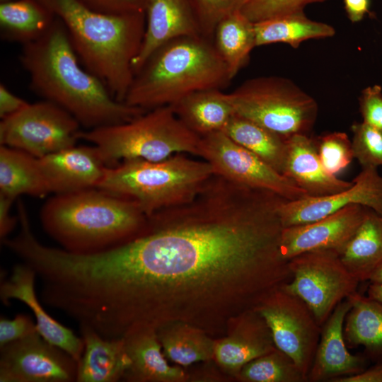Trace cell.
Instances as JSON below:
<instances>
[{
    "label": "cell",
    "instance_id": "cell-1",
    "mask_svg": "<svg viewBox=\"0 0 382 382\" xmlns=\"http://www.w3.org/2000/svg\"><path fill=\"white\" fill-rule=\"evenodd\" d=\"M280 205L213 174L192 199L149 215L134 238L83 257L91 313L115 338L177 323L221 336L291 279Z\"/></svg>",
    "mask_w": 382,
    "mask_h": 382
},
{
    "label": "cell",
    "instance_id": "cell-2",
    "mask_svg": "<svg viewBox=\"0 0 382 382\" xmlns=\"http://www.w3.org/2000/svg\"><path fill=\"white\" fill-rule=\"evenodd\" d=\"M20 62L28 74L30 88L88 129L126 122L147 111L116 100L83 66L57 17L42 37L23 45Z\"/></svg>",
    "mask_w": 382,
    "mask_h": 382
},
{
    "label": "cell",
    "instance_id": "cell-3",
    "mask_svg": "<svg viewBox=\"0 0 382 382\" xmlns=\"http://www.w3.org/2000/svg\"><path fill=\"white\" fill-rule=\"evenodd\" d=\"M64 23L83 66L124 102L143 40L144 12L104 13L80 0H38Z\"/></svg>",
    "mask_w": 382,
    "mask_h": 382
},
{
    "label": "cell",
    "instance_id": "cell-4",
    "mask_svg": "<svg viewBox=\"0 0 382 382\" xmlns=\"http://www.w3.org/2000/svg\"><path fill=\"white\" fill-rule=\"evenodd\" d=\"M148 216L135 202L94 187L55 194L43 205L40 221L62 249L91 254L138 236Z\"/></svg>",
    "mask_w": 382,
    "mask_h": 382
},
{
    "label": "cell",
    "instance_id": "cell-5",
    "mask_svg": "<svg viewBox=\"0 0 382 382\" xmlns=\"http://www.w3.org/2000/svg\"><path fill=\"white\" fill-rule=\"evenodd\" d=\"M213 40L183 36L156 49L134 73L124 102L150 110L170 105L202 90H222L231 82Z\"/></svg>",
    "mask_w": 382,
    "mask_h": 382
},
{
    "label": "cell",
    "instance_id": "cell-6",
    "mask_svg": "<svg viewBox=\"0 0 382 382\" xmlns=\"http://www.w3.org/2000/svg\"><path fill=\"white\" fill-rule=\"evenodd\" d=\"M214 173L206 161L179 153L159 161L134 158L106 167L96 188L135 202L149 216L192 199Z\"/></svg>",
    "mask_w": 382,
    "mask_h": 382
},
{
    "label": "cell",
    "instance_id": "cell-7",
    "mask_svg": "<svg viewBox=\"0 0 382 382\" xmlns=\"http://www.w3.org/2000/svg\"><path fill=\"white\" fill-rule=\"evenodd\" d=\"M78 138L96 146L107 167L134 158L159 161L179 153L198 156L200 141L171 105L147 110L126 122L80 131Z\"/></svg>",
    "mask_w": 382,
    "mask_h": 382
},
{
    "label": "cell",
    "instance_id": "cell-8",
    "mask_svg": "<svg viewBox=\"0 0 382 382\" xmlns=\"http://www.w3.org/2000/svg\"><path fill=\"white\" fill-rule=\"evenodd\" d=\"M227 98L234 112L287 139L311 134L316 122V100L291 80L258 76L243 82Z\"/></svg>",
    "mask_w": 382,
    "mask_h": 382
},
{
    "label": "cell",
    "instance_id": "cell-9",
    "mask_svg": "<svg viewBox=\"0 0 382 382\" xmlns=\"http://www.w3.org/2000/svg\"><path fill=\"white\" fill-rule=\"evenodd\" d=\"M288 262L291 279L281 288L302 299L320 326L340 302L357 291L359 281L335 251L305 252Z\"/></svg>",
    "mask_w": 382,
    "mask_h": 382
},
{
    "label": "cell",
    "instance_id": "cell-10",
    "mask_svg": "<svg viewBox=\"0 0 382 382\" xmlns=\"http://www.w3.org/2000/svg\"><path fill=\"white\" fill-rule=\"evenodd\" d=\"M80 126L64 108L44 100L2 119L0 143L40 158L75 146Z\"/></svg>",
    "mask_w": 382,
    "mask_h": 382
},
{
    "label": "cell",
    "instance_id": "cell-11",
    "mask_svg": "<svg viewBox=\"0 0 382 382\" xmlns=\"http://www.w3.org/2000/svg\"><path fill=\"white\" fill-rule=\"evenodd\" d=\"M198 156L212 166L216 174L233 182L271 191L289 201L308 197L291 180L233 141L223 131L200 137Z\"/></svg>",
    "mask_w": 382,
    "mask_h": 382
},
{
    "label": "cell",
    "instance_id": "cell-12",
    "mask_svg": "<svg viewBox=\"0 0 382 382\" xmlns=\"http://www.w3.org/2000/svg\"><path fill=\"white\" fill-rule=\"evenodd\" d=\"M267 323L277 349L289 356L307 378L322 326L307 304L282 288L255 309Z\"/></svg>",
    "mask_w": 382,
    "mask_h": 382
},
{
    "label": "cell",
    "instance_id": "cell-13",
    "mask_svg": "<svg viewBox=\"0 0 382 382\" xmlns=\"http://www.w3.org/2000/svg\"><path fill=\"white\" fill-rule=\"evenodd\" d=\"M79 362L39 332L0 347V382H77Z\"/></svg>",
    "mask_w": 382,
    "mask_h": 382
},
{
    "label": "cell",
    "instance_id": "cell-14",
    "mask_svg": "<svg viewBox=\"0 0 382 382\" xmlns=\"http://www.w3.org/2000/svg\"><path fill=\"white\" fill-rule=\"evenodd\" d=\"M347 190L321 197L286 200L279 209L284 227L321 219L352 204H360L382 215V175L376 168H362Z\"/></svg>",
    "mask_w": 382,
    "mask_h": 382
},
{
    "label": "cell",
    "instance_id": "cell-15",
    "mask_svg": "<svg viewBox=\"0 0 382 382\" xmlns=\"http://www.w3.org/2000/svg\"><path fill=\"white\" fill-rule=\"evenodd\" d=\"M366 207L360 204L347 206L318 221L284 227L280 250L289 260L301 253L328 250L340 255L360 226Z\"/></svg>",
    "mask_w": 382,
    "mask_h": 382
},
{
    "label": "cell",
    "instance_id": "cell-16",
    "mask_svg": "<svg viewBox=\"0 0 382 382\" xmlns=\"http://www.w3.org/2000/svg\"><path fill=\"white\" fill-rule=\"evenodd\" d=\"M37 278L35 270L25 263L15 265L7 278H1L0 299L6 306L11 300H18L33 312L40 335L54 345L69 354L79 363L84 344L82 337L62 325L45 310L35 293Z\"/></svg>",
    "mask_w": 382,
    "mask_h": 382
},
{
    "label": "cell",
    "instance_id": "cell-17",
    "mask_svg": "<svg viewBox=\"0 0 382 382\" xmlns=\"http://www.w3.org/2000/svg\"><path fill=\"white\" fill-rule=\"evenodd\" d=\"M351 304L347 299L340 302L322 325L314 359L308 374L309 382H333L357 374L366 368L369 359L352 354L344 336V324Z\"/></svg>",
    "mask_w": 382,
    "mask_h": 382
},
{
    "label": "cell",
    "instance_id": "cell-18",
    "mask_svg": "<svg viewBox=\"0 0 382 382\" xmlns=\"http://www.w3.org/2000/svg\"><path fill=\"white\" fill-rule=\"evenodd\" d=\"M50 193L97 187L107 167L98 148L76 145L39 158Z\"/></svg>",
    "mask_w": 382,
    "mask_h": 382
},
{
    "label": "cell",
    "instance_id": "cell-19",
    "mask_svg": "<svg viewBox=\"0 0 382 382\" xmlns=\"http://www.w3.org/2000/svg\"><path fill=\"white\" fill-rule=\"evenodd\" d=\"M145 14V31L133 62L134 73L165 43L183 36L203 35L190 0H147Z\"/></svg>",
    "mask_w": 382,
    "mask_h": 382
},
{
    "label": "cell",
    "instance_id": "cell-20",
    "mask_svg": "<svg viewBox=\"0 0 382 382\" xmlns=\"http://www.w3.org/2000/svg\"><path fill=\"white\" fill-rule=\"evenodd\" d=\"M286 156L282 174L304 190L308 197L332 195L350 187L349 182L330 175L319 158L316 137L296 134L286 139Z\"/></svg>",
    "mask_w": 382,
    "mask_h": 382
},
{
    "label": "cell",
    "instance_id": "cell-21",
    "mask_svg": "<svg viewBox=\"0 0 382 382\" xmlns=\"http://www.w3.org/2000/svg\"><path fill=\"white\" fill-rule=\"evenodd\" d=\"M275 348L267 323L253 310L239 319L231 337L215 342L214 358L223 367L238 373L246 364Z\"/></svg>",
    "mask_w": 382,
    "mask_h": 382
},
{
    "label": "cell",
    "instance_id": "cell-22",
    "mask_svg": "<svg viewBox=\"0 0 382 382\" xmlns=\"http://www.w3.org/2000/svg\"><path fill=\"white\" fill-rule=\"evenodd\" d=\"M84 350L79 363L77 382H117L131 366L125 339H109L79 327Z\"/></svg>",
    "mask_w": 382,
    "mask_h": 382
},
{
    "label": "cell",
    "instance_id": "cell-23",
    "mask_svg": "<svg viewBox=\"0 0 382 382\" xmlns=\"http://www.w3.org/2000/svg\"><path fill=\"white\" fill-rule=\"evenodd\" d=\"M125 339L131 366L124 378L128 381L173 382L186 378L184 371L170 366L154 330L135 332Z\"/></svg>",
    "mask_w": 382,
    "mask_h": 382
},
{
    "label": "cell",
    "instance_id": "cell-24",
    "mask_svg": "<svg viewBox=\"0 0 382 382\" xmlns=\"http://www.w3.org/2000/svg\"><path fill=\"white\" fill-rule=\"evenodd\" d=\"M170 105L183 124L199 137L222 131L235 113L227 93L221 89L198 91Z\"/></svg>",
    "mask_w": 382,
    "mask_h": 382
},
{
    "label": "cell",
    "instance_id": "cell-25",
    "mask_svg": "<svg viewBox=\"0 0 382 382\" xmlns=\"http://www.w3.org/2000/svg\"><path fill=\"white\" fill-rule=\"evenodd\" d=\"M347 299L351 307L344 324L347 345L361 346L369 360L382 362V303L357 291Z\"/></svg>",
    "mask_w": 382,
    "mask_h": 382
},
{
    "label": "cell",
    "instance_id": "cell-26",
    "mask_svg": "<svg viewBox=\"0 0 382 382\" xmlns=\"http://www.w3.org/2000/svg\"><path fill=\"white\" fill-rule=\"evenodd\" d=\"M56 16L38 0H14L0 3L1 37L22 45L42 37Z\"/></svg>",
    "mask_w": 382,
    "mask_h": 382
},
{
    "label": "cell",
    "instance_id": "cell-27",
    "mask_svg": "<svg viewBox=\"0 0 382 382\" xmlns=\"http://www.w3.org/2000/svg\"><path fill=\"white\" fill-rule=\"evenodd\" d=\"M48 193L39 158L24 151L1 145L0 194L15 199L23 194L42 197Z\"/></svg>",
    "mask_w": 382,
    "mask_h": 382
},
{
    "label": "cell",
    "instance_id": "cell-28",
    "mask_svg": "<svg viewBox=\"0 0 382 382\" xmlns=\"http://www.w3.org/2000/svg\"><path fill=\"white\" fill-rule=\"evenodd\" d=\"M340 257L359 282L368 281L382 262V215L366 207L364 219Z\"/></svg>",
    "mask_w": 382,
    "mask_h": 382
},
{
    "label": "cell",
    "instance_id": "cell-29",
    "mask_svg": "<svg viewBox=\"0 0 382 382\" xmlns=\"http://www.w3.org/2000/svg\"><path fill=\"white\" fill-rule=\"evenodd\" d=\"M212 40L233 79L247 64L251 51L257 47L255 24L237 11L218 23Z\"/></svg>",
    "mask_w": 382,
    "mask_h": 382
},
{
    "label": "cell",
    "instance_id": "cell-30",
    "mask_svg": "<svg viewBox=\"0 0 382 382\" xmlns=\"http://www.w3.org/2000/svg\"><path fill=\"white\" fill-rule=\"evenodd\" d=\"M256 46L285 43L297 48L303 41L335 35V28L308 18L304 11L254 23Z\"/></svg>",
    "mask_w": 382,
    "mask_h": 382
},
{
    "label": "cell",
    "instance_id": "cell-31",
    "mask_svg": "<svg viewBox=\"0 0 382 382\" xmlns=\"http://www.w3.org/2000/svg\"><path fill=\"white\" fill-rule=\"evenodd\" d=\"M222 131L282 174L287 150L286 139L236 113Z\"/></svg>",
    "mask_w": 382,
    "mask_h": 382
},
{
    "label": "cell",
    "instance_id": "cell-32",
    "mask_svg": "<svg viewBox=\"0 0 382 382\" xmlns=\"http://www.w3.org/2000/svg\"><path fill=\"white\" fill-rule=\"evenodd\" d=\"M156 333L165 357L179 365L189 366L214 357L216 341L198 328L177 323L164 327Z\"/></svg>",
    "mask_w": 382,
    "mask_h": 382
},
{
    "label": "cell",
    "instance_id": "cell-33",
    "mask_svg": "<svg viewBox=\"0 0 382 382\" xmlns=\"http://www.w3.org/2000/svg\"><path fill=\"white\" fill-rule=\"evenodd\" d=\"M248 382H306L294 360L277 347L250 361L238 373Z\"/></svg>",
    "mask_w": 382,
    "mask_h": 382
},
{
    "label": "cell",
    "instance_id": "cell-34",
    "mask_svg": "<svg viewBox=\"0 0 382 382\" xmlns=\"http://www.w3.org/2000/svg\"><path fill=\"white\" fill-rule=\"evenodd\" d=\"M317 151L324 169L332 175L343 171L352 161V141L342 132H333L316 137Z\"/></svg>",
    "mask_w": 382,
    "mask_h": 382
},
{
    "label": "cell",
    "instance_id": "cell-35",
    "mask_svg": "<svg viewBox=\"0 0 382 382\" xmlns=\"http://www.w3.org/2000/svg\"><path fill=\"white\" fill-rule=\"evenodd\" d=\"M351 130L354 157L361 169L382 166V129L356 122L352 125Z\"/></svg>",
    "mask_w": 382,
    "mask_h": 382
},
{
    "label": "cell",
    "instance_id": "cell-36",
    "mask_svg": "<svg viewBox=\"0 0 382 382\" xmlns=\"http://www.w3.org/2000/svg\"><path fill=\"white\" fill-rule=\"evenodd\" d=\"M326 0H246L240 11L253 23L304 11L311 4Z\"/></svg>",
    "mask_w": 382,
    "mask_h": 382
},
{
    "label": "cell",
    "instance_id": "cell-37",
    "mask_svg": "<svg viewBox=\"0 0 382 382\" xmlns=\"http://www.w3.org/2000/svg\"><path fill=\"white\" fill-rule=\"evenodd\" d=\"M246 0H190L204 36L212 39L218 23L240 11Z\"/></svg>",
    "mask_w": 382,
    "mask_h": 382
},
{
    "label": "cell",
    "instance_id": "cell-38",
    "mask_svg": "<svg viewBox=\"0 0 382 382\" xmlns=\"http://www.w3.org/2000/svg\"><path fill=\"white\" fill-rule=\"evenodd\" d=\"M36 332V323L28 314L18 313L13 319L0 318V347Z\"/></svg>",
    "mask_w": 382,
    "mask_h": 382
},
{
    "label": "cell",
    "instance_id": "cell-39",
    "mask_svg": "<svg viewBox=\"0 0 382 382\" xmlns=\"http://www.w3.org/2000/svg\"><path fill=\"white\" fill-rule=\"evenodd\" d=\"M359 110L364 122L382 129V89L378 85L364 88L359 97Z\"/></svg>",
    "mask_w": 382,
    "mask_h": 382
},
{
    "label": "cell",
    "instance_id": "cell-40",
    "mask_svg": "<svg viewBox=\"0 0 382 382\" xmlns=\"http://www.w3.org/2000/svg\"><path fill=\"white\" fill-rule=\"evenodd\" d=\"M88 8L104 13L144 12L147 0H80Z\"/></svg>",
    "mask_w": 382,
    "mask_h": 382
},
{
    "label": "cell",
    "instance_id": "cell-41",
    "mask_svg": "<svg viewBox=\"0 0 382 382\" xmlns=\"http://www.w3.org/2000/svg\"><path fill=\"white\" fill-rule=\"evenodd\" d=\"M29 104L0 83V117L4 119L18 112Z\"/></svg>",
    "mask_w": 382,
    "mask_h": 382
},
{
    "label": "cell",
    "instance_id": "cell-42",
    "mask_svg": "<svg viewBox=\"0 0 382 382\" xmlns=\"http://www.w3.org/2000/svg\"><path fill=\"white\" fill-rule=\"evenodd\" d=\"M14 199L0 194V238L1 241L13 230L18 217L11 214V207Z\"/></svg>",
    "mask_w": 382,
    "mask_h": 382
},
{
    "label": "cell",
    "instance_id": "cell-43",
    "mask_svg": "<svg viewBox=\"0 0 382 382\" xmlns=\"http://www.w3.org/2000/svg\"><path fill=\"white\" fill-rule=\"evenodd\" d=\"M333 382H382V362L354 375L341 377Z\"/></svg>",
    "mask_w": 382,
    "mask_h": 382
},
{
    "label": "cell",
    "instance_id": "cell-44",
    "mask_svg": "<svg viewBox=\"0 0 382 382\" xmlns=\"http://www.w3.org/2000/svg\"><path fill=\"white\" fill-rule=\"evenodd\" d=\"M344 4L349 21L357 23L369 13L370 0H344Z\"/></svg>",
    "mask_w": 382,
    "mask_h": 382
},
{
    "label": "cell",
    "instance_id": "cell-45",
    "mask_svg": "<svg viewBox=\"0 0 382 382\" xmlns=\"http://www.w3.org/2000/svg\"><path fill=\"white\" fill-rule=\"evenodd\" d=\"M367 296L382 303V284L369 283Z\"/></svg>",
    "mask_w": 382,
    "mask_h": 382
},
{
    "label": "cell",
    "instance_id": "cell-46",
    "mask_svg": "<svg viewBox=\"0 0 382 382\" xmlns=\"http://www.w3.org/2000/svg\"><path fill=\"white\" fill-rule=\"evenodd\" d=\"M369 283L382 284V262L372 272L368 280Z\"/></svg>",
    "mask_w": 382,
    "mask_h": 382
},
{
    "label": "cell",
    "instance_id": "cell-47",
    "mask_svg": "<svg viewBox=\"0 0 382 382\" xmlns=\"http://www.w3.org/2000/svg\"><path fill=\"white\" fill-rule=\"evenodd\" d=\"M14 1V0H0V3L6 2V1Z\"/></svg>",
    "mask_w": 382,
    "mask_h": 382
}]
</instances>
